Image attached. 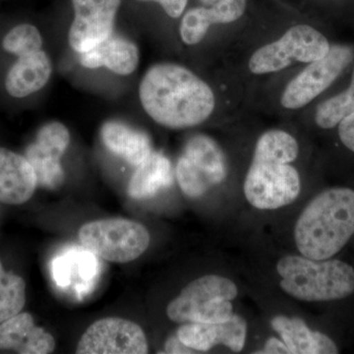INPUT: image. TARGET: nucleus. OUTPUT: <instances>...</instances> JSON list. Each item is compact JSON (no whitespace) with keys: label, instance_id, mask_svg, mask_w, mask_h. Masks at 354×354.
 I'll list each match as a JSON object with an SVG mask.
<instances>
[{"label":"nucleus","instance_id":"2","mask_svg":"<svg viewBox=\"0 0 354 354\" xmlns=\"http://www.w3.org/2000/svg\"><path fill=\"white\" fill-rule=\"evenodd\" d=\"M298 153L299 145L290 133L281 129L263 133L244 181L247 201L260 209H279L295 201L299 196L301 180L291 162Z\"/></svg>","mask_w":354,"mask_h":354},{"label":"nucleus","instance_id":"14","mask_svg":"<svg viewBox=\"0 0 354 354\" xmlns=\"http://www.w3.org/2000/svg\"><path fill=\"white\" fill-rule=\"evenodd\" d=\"M246 6L247 0H218L211 6L191 8L183 15L180 38L187 46H195L206 37L211 26L230 24L241 19Z\"/></svg>","mask_w":354,"mask_h":354},{"label":"nucleus","instance_id":"9","mask_svg":"<svg viewBox=\"0 0 354 354\" xmlns=\"http://www.w3.org/2000/svg\"><path fill=\"white\" fill-rule=\"evenodd\" d=\"M353 58V46H330L326 57L310 62L286 84L279 99L281 106L286 111H298L308 106L339 78Z\"/></svg>","mask_w":354,"mask_h":354},{"label":"nucleus","instance_id":"26","mask_svg":"<svg viewBox=\"0 0 354 354\" xmlns=\"http://www.w3.org/2000/svg\"><path fill=\"white\" fill-rule=\"evenodd\" d=\"M337 127L342 143L354 153V113L344 118Z\"/></svg>","mask_w":354,"mask_h":354},{"label":"nucleus","instance_id":"5","mask_svg":"<svg viewBox=\"0 0 354 354\" xmlns=\"http://www.w3.org/2000/svg\"><path fill=\"white\" fill-rule=\"evenodd\" d=\"M239 290L234 281L209 274L186 286L169 304L167 314L176 323H221L234 315L230 304Z\"/></svg>","mask_w":354,"mask_h":354},{"label":"nucleus","instance_id":"17","mask_svg":"<svg viewBox=\"0 0 354 354\" xmlns=\"http://www.w3.org/2000/svg\"><path fill=\"white\" fill-rule=\"evenodd\" d=\"M51 72L50 57L44 50L17 57L6 73L4 81L6 92L16 99L29 97L46 85Z\"/></svg>","mask_w":354,"mask_h":354},{"label":"nucleus","instance_id":"4","mask_svg":"<svg viewBox=\"0 0 354 354\" xmlns=\"http://www.w3.org/2000/svg\"><path fill=\"white\" fill-rule=\"evenodd\" d=\"M277 271L281 288L302 301H330L354 292V269L341 260L286 256L279 261Z\"/></svg>","mask_w":354,"mask_h":354},{"label":"nucleus","instance_id":"16","mask_svg":"<svg viewBox=\"0 0 354 354\" xmlns=\"http://www.w3.org/2000/svg\"><path fill=\"white\" fill-rule=\"evenodd\" d=\"M53 335L35 325L29 313H18L0 323V349L23 354H46L55 351Z\"/></svg>","mask_w":354,"mask_h":354},{"label":"nucleus","instance_id":"10","mask_svg":"<svg viewBox=\"0 0 354 354\" xmlns=\"http://www.w3.org/2000/svg\"><path fill=\"white\" fill-rule=\"evenodd\" d=\"M148 342L143 330L127 319H101L91 325L78 342L79 354H145Z\"/></svg>","mask_w":354,"mask_h":354},{"label":"nucleus","instance_id":"18","mask_svg":"<svg viewBox=\"0 0 354 354\" xmlns=\"http://www.w3.org/2000/svg\"><path fill=\"white\" fill-rule=\"evenodd\" d=\"M79 60L86 68L106 67L120 75H130L138 66L139 50L132 41L111 35L92 50L80 53Z\"/></svg>","mask_w":354,"mask_h":354},{"label":"nucleus","instance_id":"3","mask_svg":"<svg viewBox=\"0 0 354 354\" xmlns=\"http://www.w3.org/2000/svg\"><path fill=\"white\" fill-rule=\"evenodd\" d=\"M354 234V190L330 188L317 195L298 218L295 243L313 260H327L339 252Z\"/></svg>","mask_w":354,"mask_h":354},{"label":"nucleus","instance_id":"15","mask_svg":"<svg viewBox=\"0 0 354 354\" xmlns=\"http://www.w3.org/2000/svg\"><path fill=\"white\" fill-rule=\"evenodd\" d=\"M38 181L25 156L0 148V202L20 205L31 199Z\"/></svg>","mask_w":354,"mask_h":354},{"label":"nucleus","instance_id":"19","mask_svg":"<svg viewBox=\"0 0 354 354\" xmlns=\"http://www.w3.org/2000/svg\"><path fill=\"white\" fill-rule=\"evenodd\" d=\"M272 329L292 354H335L339 348L334 342L322 333L313 332L299 318L277 316L272 320Z\"/></svg>","mask_w":354,"mask_h":354},{"label":"nucleus","instance_id":"27","mask_svg":"<svg viewBox=\"0 0 354 354\" xmlns=\"http://www.w3.org/2000/svg\"><path fill=\"white\" fill-rule=\"evenodd\" d=\"M141 1L157 2L162 7L165 12L174 19L183 15L188 3V0H141Z\"/></svg>","mask_w":354,"mask_h":354},{"label":"nucleus","instance_id":"23","mask_svg":"<svg viewBox=\"0 0 354 354\" xmlns=\"http://www.w3.org/2000/svg\"><path fill=\"white\" fill-rule=\"evenodd\" d=\"M354 113V67L346 90L326 100L315 111V122L322 129H333L349 114Z\"/></svg>","mask_w":354,"mask_h":354},{"label":"nucleus","instance_id":"21","mask_svg":"<svg viewBox=\"0 0 354 354\" xmlns=\"http://www.w3.org/2000/svg\"><path fill=\"white\" fill-rule=\"evenodd\" d=\"M172 183L174 174L169 158L162 153L152 152L137 167L128 193L134 199H147L155 196L158 191L169 187Z\"/></svg>","mask_w":354,"mask_h":354},{"label":"nucleus","instance_id":"28","mask_svg":"<svg viewBox=\"0 0 354 354\" xmlns=\"http://www.w3.org/2000/svg\"><path fill=\"white\" fill-rule=\"evenodd\" d=\"M261 353L288 354L290 353V351L285 342L279 341L276 337H271L266 342L264 351H261Z\"/></svg>","mask_w":354,"mask_h":354},{"label":"nucleus","instance_id":"20","mask_svg":"<svg viewBox=\"0 0 354 354\" xmlns=\"http://www.w3.org/2000/svg\"><path fill=\"white\" fill-rule=\"evenodd\" d=\"M101 136L104 146L128 164L138 167L152 153L150 138L145 133L133 129L120 121L102 125Z\"/></svg>","mask_w":354,"mask_h":354},{"label":"nucleus","instance_id":"24","mask_svg":"<svg viewBox=\"0 0 354 354\" xmlns=\"http://www.w3.org/2000/svg\"><path fill=\"white\" fill-rule=\"evenodd\" d=\"M25 302L24 279L4 271L0 262V323L20 313Z\"/></svg>","mask_w":354,"mask_h":354},{"label":"nucleus","instance_id":"8","mask_svg":"<svg viewBox=\"0 0 354 354\" xmlns=\"http://www.w3.org/2000/svg\"><path fill=\"white\" fill-rule=\"evenodd\" d=\"M227 176V160L215 140L206 135L192 137L176 165L177 181L184 194L201 197Z\"/></svg>","mask_w":354,"mask_h":354},{"label":"nucleus","instance_id":"29","mask_svg":"<svg viewBox=\"0 0 354 354\" xmlns=\"http://www.w3.org/2000/svg\"><path fill=\"white\" fill-rule=\"evenodd\" d=\"M165 349L167 353H192L191 348L186 346L177 335L167 339Z\"/></svg>","mask_w":354,"mask_h":354},{"label":"nucleus","instance_id":"12","mask_svg":"<svg viewBox=\"0 0 354 354\" xmlns=\"http://www.w3.org/2000/svg\"><path fill=\"white\" fill-rule=\"evenodd\" d=\"M69 143L70 133L62 123L53 121L39 130L36 140L25 153L36 174L38 185L55 189L64 183V171L60 158Z\"/></svg>","mask_w":354,"mask_h":354},{"label":"nucleus","instance_id":"30","mask_svg":"<svg viewBox=\"0 0 354 354\" xmlns=\"http://www.w3.org/2000/svg\"><path fill=\"white\" fill-rule=\"evenodd\" d=\"M200 2H202L205 6H213L214 3L218 2V0H199Z\"/></svg>","mask_w":354,"mask_h":354},{"label":"nucleus","instance_id":"13","mask_svg":"<svg viewBox=\"0 0 354 354\" xmlns=\"http://www.w3.org/2000/svg\"><path fill=\"white\" fill-rule=\"evenodd\" d=\"M247 325L241 316L234 314L221 323H188L177 330L178 339L193 351H207L223 344L239 353L245 344Z\"/></svg>","mask_w":354,"mask_h":354},{"label":"nucleus","instance_id":"6","mask_svg":"<svg viewBox=\"0 0 354 354\" xmlns=\"http://www.w3.org/2000/svg\"><path fill=\"white\" fill-rule=\"evenodd\" d=\"M330 48V41L315 28L295 25L279 39L254 51L248 60V69L254 75L278 73L292 65L321 59Z\"/></svg>","mask_w":354,"mask_h":354},{"label":"nucleus","instance_id":"7","mask_svg":"<svg viewBox=\"0 0 354 354\" xmlns=\"http://www.w3.org/2000/svg\"><path fill=\"white\" fill-rule=\"evenodd\" d=\"M84 248L102 259L128 263L140 257L150 244V234L141 223L124 218H106L86 223L79 230Z\"/></svg>","mask_w":354,"mask_h":354},{"label":"nucleus","instance_id":"25","mask_svg":"<svg viewBox=\"0 0 354 354\" xmlns=\"http://www.w3.org/2000/svg\"><path fill=\"white\" fill-rule=\"evenodd\" d=\"M2 48L6 53L16 57H21L41 50L43 48V37L36 26L28 23L14 26L3 37Z\"/></svg>","mask_w":354,"mask_h":354},{"label":"nucleus","instance_id":"1","mask_svg":"<svg viewBox=\"0 0 354 354\" xmlns=\"http://www.w3.org/2000/svg\"><path fill=\"white\" fill-rule=\"evenodd\" d=\"M142 106L162 127L183 129L211 118L216 100L213 88L183 65L158 64L147 71L139 88Z\"/></svg>","mask_w":354,"mask_h":354},{"label":"nucleus","instance_id":"22","mask_svg":"<svg viewBox=\"0 0 354 354\" xmlns=\"http://www.w3.org/2000/svg\"><path fill=\"white\" fill-rule=\"evenodd\" d=\"M91 251L71 249L64 255L55 258L53 264V279L58 286L67 288L72 278L80 279L81 293H86L95 285L99 272V263Z\"/></svg>","mask_w":354,"mask_h":354},{"label":"nucleus","instance_id":"11","mask_svg":"<svg viewBox=\"0 0 354 354\" xmlns=\"http://www.w3.org/2000/svg\"><path fill=\"white\" fill-rule=\"evenodd\" d=\"M74 20L70 27V46L77 53L92 50L113 35L121 0H72Z\"/></svg>","mask_w":354,"mask_h":354}]
</instances>
